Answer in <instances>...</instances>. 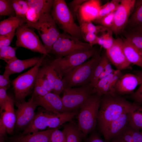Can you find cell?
<instances>
[{"label":"cell","mask_w":142,"mask_h":142,"mask_svg":"<svg viewBox=\"0 0 142 142\" xmlns=\"http://www.w3.org/2000/svg\"><path fill=\"white\" fill-rule=\"evenodd\" d=\"M132 103L118 94L101 97L97 121L100 132L111 121L129 111Z\"/></svg>","instance_id":"obj_1"},{"label":"cell","mask_w":142,"mask_h":142,"mask_svg":"<svg viewBox=\"0 0 142 142\" xmlns=\"http://www.w3.org/2000/svg\"><path fill=\"white\" fill-rule=\"evenodd\" d=\"M78 110L70 112L55 113L44 109L35 114L31 123L24 129L20 135H24L39 131L48 129L59 128L67 122H69L76 115Z\"/></svg>","instance_id":"obj_2"},{"label":"cell","mask_w":142,"mask_h":142,"mask_svg":"<svg viewBox=\"0 0 142 142\" xmlns=\"http://www.w3.org/2000/svg\"><path fill=\"white\" fill-rule=\"evenodd\" d=\"M101 57L100 52L98 51L88 60L65 75L62 79L64 88L83 86L89 84Z\"/></svg>","instance_id":"obj_3"},{"label":"cell","mask_w":142,"mask_h":142,"mask_svg":"<svg viewBox=\"0 0 142 142\" xmlns=\"http://www.w3.org/2000/svg\"><path fill=\"white\" fill-rule=\"evenodd\" d=\"M50 13L56 25L63 32L80 40L83 38L80 27L75 22L74 18L65 0H54Z\"/></svg>","instance_id":"obj_4"},{"label":"cell","mask_w":142,"mask_h":142,"mask_svg":"<svg viewBox=\"0 0 142 142\" xmlns=\"http://www.w3.org/2000/svg\"><path fill=\"white\" fill-rule=\"evenodd\" d=\"M100 98L96 93L91 95L77 115V125L85 138L94 130L97 125Z\"/></svg>","instance_id":"obj_5"},{"label":"cell","mask_w":142,"mask_h":142,"mask_svg":"<svg viewBox=\"0 0 142 142\" xmlns=\"http://www.w3.org/2000/svg\"><path fill=\"white\" fill-rule=\"evenodd\" d=\"M98 50L93 48L88 51L58 58L52 60L49 64L57 72L61 79L76 67L94 55Z\"/></svg>","instance_id":"obj_6"},{"label":"cell","mask_w":142,"mask_h":142,"mask_svg":"<svg viewBox=\"0 0 142 142\" xmlns=\"http://www.w3.org/2000/svg\"><path fill=\"white\" fill-rule=\"evenodd\" d=\"M46 55H43L37 65L13 80L12 84L16 104L24 101L25 98L34 87L39 67Z\"/></svg>","instance_id":"obj_7"},{"label":"cell","mask_w":142,"mask_h":142,"mask_svg":"<svg viewBox=\"0 0 142 142\" xmlns=\"http://www.w3.org/2000/svg\"><path fill=\"white\" fill-rule=\"evenodd\" d=\"M93 47L88 43L84 42L69 34L60 33L53 44L50 53L60 58L75 53L86 51Z\"/></svg>","instance_id":"obj_8"},{"label":"cell","mask_w":142,"mask_h":142,"mask_svg":"<svg viewBox=\"0 0 142 142\" xmlns=\"http://www.w3.org/2000/svg\"><path fill=\"white\" fill-rule=\"evenodd\" d=\"M26 25L37 31L45 49L48 53H50L53 44L60 33L50 13L42 15L34 23Z\"/></svg>","instance_id":"obj_9"},{"label":"cell","mask_w":142,"mask_h":142,"mask_svg":"<svg viewBox=\"0 0 142 142\" xmlns=\"http://www.w3.org/2000/svg\"><path fill=\"white\" fill-rule=\"evenodd\" d=\"M93 89L89 84L78 87L65 88L62 99L65 112L72 111L80 108L93 94Z\"/></svg>","instance_id":"obj_10"},{"label":"cell","mask_w":142,"mask_h":142,"mask_svg":"<svg viewBox=\"0 0 142 142\" xmlns=\"http://www.w3.org/2000/svg\"><path fill=\"white\" fill-rule=\"evenodd\" d=\"M16 44L18 47L24 48L45 55L48 53L38 36L26 25H23L16 30Z\"/></svg>","instance_id":"obj_11"},{"label":"cell","mask_w":142,"mask_h":142,"mask_svg":"<svg viewBox=\"0 0 142 142\" xmlns=\"http://www.w3.org/2000/svg\"><path fill=\"white\" fill-rule=\"evenodd\" d=\"M136 0H121L115 11L114 23L110 30L116 36L123 32L134 7Z\"/></svg>","instance_id":"obj_12"},{"label":"cell","mask_w":142,"mask_h":142,"mask_svg":"<svg viewBox=\"0 0 142 142\" xmlns=\"http://www.w3.org/2000/svg\"><path fill=\"white\" fill-rule=\"evenodd\" d=\"M15 126L17 129H24L31 123L35 116L37 106L33 95L27 102L25 101L16 104Z\"/></svg>","instance_id":"obj_13"},{"label":"cell","mask_w":142,"mask_h":142,"mask_svg":"<svg viewBox=\"0 0 142 142\" xmlns=\"http://www.w3.org/2000/svg\"><path fill=\"white\" fill-rule=\"evenodd\" d=\"M14 101L9 96L6 103L0 108V134L4 136L6 133H13L16 122V112L14 108Z\"/></svg>","instance_id":"obj_14"},{"label":"cell","mask_w":142,"mask_h":142,"mask_svg":"<svg viewBox=\"0 0 142 142\" xmlns=\"http://www.w3.org/2000/svg\"><path fill=\"white\" fill-rule=\"evenodd\" d=\"M123 40L118 37L115 39L112 47L106 50V55L110 63L120 71L128 68L131 64L127 59L123 49Z\"/></svg>","instance_id":"obj_15"},{"label":"cell","mask_w":142,"mask_h":142,"mask_svg":"<svg viewBox=\"0 0 142 142\" xmlns=\"http://www.w3.org/2000/svg\"><path fill=\"white\" fill-rule=\"evenodd\" d=\"M37 106L42 107L45 109L55 113L65 112L62 98L52 92L43 96H38L32 94Z\"/></svg>","instance_id":"obj_16"},{"label":"cell","mask_w":142,"mask_h":142,"mask_svg":"<svg viewBox=\"0 0 142 142\" xmlns=\"http://www.w3.org/2000/svg\"><path fill=\"white\" fill-rule=\"evenodd\" d=\"M129 111L110 122L101 132L105 142L114 139L129 124Z\"/></svg>","instance_id":"obj_17"},{"label":"cell","mask_w":142,"mask_h":142,"mask_svg":"<svg viewBox=\"0 0 142 142\" xmlns=\"http://www.w3.org/2000/svg\"><path fill=\"white\" fill-rule=\"evenodd\" d=\"M142 83V76L137 73L136 74L127 73L122 75L116 83V94L123 95L132 93L137 86Z\"/></svg>","instance_id":"obj_18"},{"label":"cell","mask_w":142,"mask_h":142,"mask_svg":"<svg viewBox=\"0 0 142 142\" xmlns=\"http://www.w3.org/2000/svg\"><path fill=\"white\" fill-rule=\"evenodd\" d=\"M99 0H87L81 5L77 16L79 22H91L95 21L101 6Z\"/></svg>","instance_id":"obj_19"},{"label":"cell","mask_w":142,"mask_h":142,"mask_svg":"<svg viewBox=\"0 0 142 142\" xmlns=\"http://www.w3.org/2000/svg\"><path fill=\"white\" fill-rule=\"evenodd\" d=\"M57 128L38 131L11 137L9 139V142H50L52 134Z\"/></svg>","instance_id":"obj_20"},{"label":"cell","mask_w":142,"mask_h":142,"mask_svg":"<svg viewBox=\"0 0 142 142\" xmlns=\"http://www.w3.org/2000/svg\"><path fill=\"white\" fill-rule=\"evenodd\" d=\"M41 57H34L25 59H17L11 63L7 64L4 73L9 76L19 73L24 70L37 65L41 59Z\"/></svg>","instance_id":"obj_21"},{"label":"cell","mask_w":142,"mask_h":142,"mask_svg":"<svg viewBox=\"0 0 142 142\" xmlns=\"http://www.w3.org/2000/svg\"><path fill=\"white\" fill-rule=\"evenodd\" d=\"M123 49L126 57L131 64L142 68V53L130 42L125 38L123 40Z\"/></svg>","instance_id":"obj_22"},{"label":"cell","mask_w":142,"mask_h":142,"mask_svg":"<svg viewBox=\"0 0 142 142\" xmlns=\"http://www.w3.org/2000/svg\"><path fill=\"white\" fill-rule=\"evenodd\" d=\"M63 126V130L65 135L66 142H83L85 137L77 124L72 120Z\"/></svg>","instance_id":"obj_23"},{"label":"cell","mask_w":142,"mask_h":142,"mask_svg":"<svg viewBox=\"0 0 142 142\" xmlns=\"http://www.w3.org/2000/svg\"><path fill=\"white\" fill-rule=\"evenodd\" d=\"M142 27V0H136L134 10L123 31Z\"/></svg>","instance_id":"obj_24"},{"label":"cell","mask_w":142,"mask_h":142,"mask_svg":"<svg viewBox=\"0 0 142 142\" xmlns=\"http://www.w3.org/2000/svg\"><path fill=\"white\" fill-rule=\"evenodd\" d=\"M129 124L135 130L142 129V106L137 103H133L130 110Z\"/></svg>","instance_id":"obj_25"},{"label":"cell","mask_w":142,"mask_h":142,"mask_svg":"<svg viewBox=\"0 0 142 142\" xmlns=\"http://www.w3.org/2000/svg\"><path fill=\"white\" fill-rule=\"evenodd\" d=\"M26 22L25 20L16 16H9L0 22V35L9 33Z\"/></svg>","instance_id":"obj_26"},{"label":"cell","mask_w":142,"mask_h":142,"mask_svg":"<svg viewBox=\"0 0 142 142\" xmlns=\"http://www.w3.org/2000/svg\"><path fill=\"white\" fill-rule=\"evenodd\" d=\"M29 7L34 9L41 16L50 13L54 0H27Z\"/></svg>","instance_id":"obj_27"},{"label":"cell","mask_w":142,"mask_h":142,"mask_svg":"<svg viewBox=\"0 0 142 142\" xmlns=\"http://www.w3.org/2000/svg\"><path fill=\"white\" fill-rule=\"evenodd\" d=\"M125 39L140 50H142V32L137 31H124Z\"/></svg>","instance_id":"obj_28"},{"label":"cell","mask_w":142,"mask_h":142,"mask_svg":"<svg viewBox=\"0 0 142 142\" xmlns=\"http://www.w3.org/2000/svg\"><path fill=\"white\" fill-rule=\"evenodd\" d=\"M121 0H112L101 6L96 22L107 15L115 11L119 6Z\"/></svg>","instance_id":"obj_29"},{"label":"cell","mask_w":142,"mask_h":142,"mask_svg":"<svg viewBox=\"0 0 142 142\" xmlns=\"http://www.w3.org/2000/svg\"><path fill=\"white\" fill-rule=\"evenodd\" d=\"M80 26L83 34L86 33H94L97 35L102 33L109 29L101 25L95 26L91 22H79Z\"/></svg>","instance_id":"obj_30"},{"label":"cell","mask_w":142,"mask_h":142,"mask_svg":"<svg viewBox=\"0 0 142 142\" xmlns=\"http://www.w3.org/2000/svg\"><path fill=\"white\" fill-rule=\"evenodd\" d=\"M17 48L10 46L0 48V59L9 64L18 59L16 55Z\"/></svg>","instance_id":"obj_31"},{"label":"cell","mask_w":142,"mask_h":142,"mask_svg":"<svg viewBox=\"0 0 142 142\" xmlns=\"http://www.w3.org/2000/svg\"><path fill=\"white\" fill-rule=\"evenodd\" d=\"M12 1L15 16L24 19L26 21V14L29 8L26 1Z\"/></svg>","instance_id":"obj_32"},{"label":"cell","mask_w":142,"mask_h":142,"mask_svg":"<svg viewBox=\"0 0 142 142\" xmlns=\"http://www.w3.org/2000/svg\"><path fill=\"white\" fill-rule=\"evenodd\" d=\"M113 32L109 29L98 36L97 43L106 50L111 48L113 45L115 39L113 37Z\"/></svg>","instance_id":"obj_33"},{"label":"cell","mask_w":142,"mask_h":142,"mask_svg":"<svg viewBox=\"0 0 142 142\" xmlns=\"http://www.w3.org/2000/svg\"><path fill=\"white\" fill-rule=\"evenodd\" d=\"M107 56L106 54L101 55V59L96 67L89 84L93 88L96 85L99 80L100 74L103 71L106 59Z\"/></svg>","instance_id":"obj_34"},{"label":"cell","mask_w":142,"mask_h":142,"mask_svg":"<svg viewBox=\"0 0 142 142\" xmlns=\"http://www.w3.org/2000/svg\"><path fill=\"white\" fill-rule=\"evenodd\" d=\"M14 14L12 0H0V15L10 16Z\"/></svg>","instance_id":"obj_35"},{"label":"cell","mask_w":142,"mask_h":142,"mask_svg":"<svg viewBox=\"0 0 142 142\" xmlns=\"http://www.w3.org/2000/svg\"><path fill=\"white\" fill-rule=\"evenodd\" d=\"M117 69L115 70L111 74L99 80L95 86L92 89L93 94L96 93L101 97L100 94L102 90L114 75Z\"/></svg>","instance_id":"obj_36"},{"label":"cell","mask_w":142,"mask_h":142,"mask_svg":"<svg viewBox=\"0 0 142 142\" xmlns=\"http://www.w3.org/2000/svg\"><path fill=\"white\" fill-rule=\"evenodd\" d=\"M45 73L52 89L53 88L55 80L58 77L57 73L54 68L49 64L44 66Z\"/></svg>","instance_id":"obj_37"},{"label":"cell","mask_w":142,"mask_h":142,"mask_svg":"<svg viewBox=\"0 0 142 142\" xmlns=\"http://www.w3.org/2000/svg\"><path fill=\"white\" fill-rule=\"evenodd\" d=\"M115 12L114 11L107 15L96 22L110 29L114 23Z\"/></svg>","instance_id":"obj_38"},{"label":"cell","mask_w":142,"mask_h":142,"mask_svg":"<svg viewBox=\"0 0 142 142\" xmlns=\"http://www.w3.org/2000/svg\"><path fill=\"white\" fill-rule=\"evenodd\" d=\"M40 16L34 9L29 7L26 15V24H33L37 22Z\"/></svg>","instance_id":"obj_39"},{"label":"cell","mask_w":142,"mask_h":142,"mask_svg":"<svg viewBox=\"0 0 142 142\" xmlns=\"http://www.w3.org/2000/svg\"><path fill=\"white\" fill-rule=\"evenodd\" d=\"M45 88L49 93L52 92V89L45 73L44 67L39 69L37 76Z\"/></svg>","instance_id":"obj_40"},{"label":"cell","mask_w":142,"mask_h":142,"mask_svg":"<svg viewBox=\"0 0 142 142\" xmlns=\"http://www.w3.org/2000/svg\"><path fill=\"white\" fill-rule=\"evenodd\" d=\"M87 0H73L69 3L68 7L74 19L77 17L81 5Z\"/></svg>","instance_id":"obj_41"},{"label":"cell","mask_w":142,"mask_h":142,"mask_svg":"<svg viewBox=\"0 0 142 142\" xmlns=\"http://www.w3.org/2000/svg\"><path fill=\"white\" fill-rule=\"evenodd\" d=\"M34 88L33 94L35 96H43L49 93L45 88L40 80L37 77Z\"/></svg>","instance_id":"obj_42"},{"label":"cell","mask_w":142,"mask_h":142,"mask_svg":"<svg viewBox=\"0 0 142 142\" xmlns=\"http://www.w3.org/2000/svg\"><path fill=\"white\" fill-rule=\"evenodd\" d=\"M16 30L7 34L0 35V48L4 46H9L14 35Z\"/></svg>","instance_id":"obj_43"},{"label":"cell","mask_w":142,"mask_h":142,"mask_svg":"<svg viewBox=\"0 0 142 142\" xmlns=\"http://www.w3.org/2000/svg\"><path fill=\"white\" fill-rule=\"evenodd\" d=\"M56 129L53 133L50 142H66L65 134L63 130Z\"/></svg>","instance_id":"obj_44"},{"label":"cell","mask_w":142,"mask_h":142,"mask_svg":"<svg viewBox=\"0 0 142 142\" xmlns=\"http://www.w3.org/2000/svg\"><path fill=\"white\" fill-rule=\"evenodd\" d=\"M83 37L84 39L92 47L93 45L97 43L98 36L94 33H86L83 34Z\"/></svg>","instance_id":"obj_45"},{"label":"cell","mask_w":142,"mask_h":142,"mask_svg":"<svg viewBox=\"0 0 142 142\" xmlns=\"http://www.w3.org/2000/svg\"><path fill=\"white\" fill-rule=\"evenodd\" d=\"M138 73L142 76V71ZM131 97L137 103L142 105V83L137 90L131 93Z\"/></svg>","instance_id":"obj_46"},{"label":"cell","mask_w":142,"mask_h":142,"mask_svg":"<svg viewBox=\"0 0 142 142\" xmlns=\"http://www.w3.org/2000/svg\"><path fill=\"white\" fill-rule=\"evenodd\" d=\"M64 89L62 79L60 78L58 76L55 82L52 92L59 95L61 92L63 91Z\"/></svg>","instance_id":"obj_47"},{"label":"cell","mask_w":142,"mask_h":142,"mask_svg":"<svg viewBox=\"0 0 142 142\" xmlns=\"http://www.w3.org/2000/svg\"><path fill=\"white\" fill-rule=\"evenodd\" d=\"M94 130L90 132V135L84 142H105L103 140L99 134Z\"/></svg>","instance_id":"obj_48"},{"label":"cell","mask_w":142,"mask_h":142,"mask_svg":"<svg viewBox=\"0 0 142 142\" xmlns=\"http://www.w3.org/2000/svg\"><path fill=\"white\" fill-rule=\"evenodd\" d=\"M10 76L3 73L0 75V88L8 89L10 86Z\"/></svg>","instance_id":"obj_49"},{"label":"cell","mask_w":142,"mask_h":142,"mask_svg":"<svg viewBox=\"0 0 142 142\" xmlns=\"http://www.w3.org/2000/svg\"><path fill=\"white\" fill-rule=\"evenodd\" d=\"M7 89L5 88H0V108L3 106L9 98V96L7 93Z\"/></svg>","instance_id":"obj_50"},{"label":"cell","mask_w":142,"mask_h":142,"mask_svg":"<svg viewBox=\"0 0 142 142\" xmlns=\"http://www.w3.org/2000/svg\"><path fill=\"white\" fill-rule=\"evenodd\" d=\"M132 142H142V134L140 131L133 129Z\"/></svg>","instance_id":"obj_51"},{"label":"cell","mask_w":142,"mask_h":142,"mask_svg":"<svg viewBox=\"0 0 142 142\" xmlns=\"http://www.w3.org/2000/svg\"><path fill=\"white\" fill-rule=\"evenodd\" d=\"M130 31H137L142 32V27H138L131 29L129 30Z\"/></svg>","instance_id":"obj_52"},{"label":"cell","mask_w":142,"mask_h":142,"mask_svg":"<svg viewBox=\"0 0 142 142\" xmlns=\"http://www.w3.org/2000/svg\"><path fill=\"white\" fill-rule=\"evenodd\" d=\"M140 51L141 52V53H142V50H140Z\"/></svg>","instance_id":"obj_53"},{"label":"cell","mask_w":142,"mask_h":142,"mask_svg":"<svg viewBox=\"0 0 142 142\" xmlns=\"http://www.w3.org/2000/svg\"><path fill=\"white\" fill-rule=\"evenodd\" d=\"M141 133L142 134V129H141Z\"/></svg>","instance_id":"obj_54"},{"label":"cell","mask_w":142,"mask_h":142,"mask_svg":"<svg viewBox=\"0 0 142 142\" xmlns=\"http://www.w3.org/2000/svg\"></svg>","instance_id":"obj_55"}]
</instances>
